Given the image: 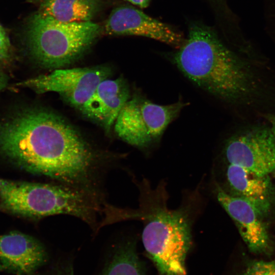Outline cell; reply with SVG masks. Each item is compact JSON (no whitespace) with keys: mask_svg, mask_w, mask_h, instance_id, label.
Returning <instances> with one entry per match:
<instances>
[{"mask_svg":"<svg viewBox=\"0 0 275 275\" xmlns=\"http://www.w3.org/2000/svg\"><path fill=\"white\" fill-rule=\"evenodd\" d=\"M99 31V26L90 21L63 22L38 13L29 24L27 44L31 56L40 66L60 69L80 57Z\"/></svg>","mask_w":275,"mask_h":275,"instance_id":"cell-5","label":"cell"},{"mask_svg":"<svg viewBox=\"0 0 275 275\" xmlns=\"http://www.w3.org/2000/svg\"><path fill=\"white\" fill-rule=\"evenodd\" d=\"M111 35H136L155 39L179 49L184 43L182 36L170 26L130 6L114 9L105 23Z\"/></svg>","mask_w":275,"mask_h":275,"instance_id":"cell-10","label":"cell"},{"mask_svg":"<svg viewBox=\"0 0 275 275\" xmlns=\"http://www.w3.org/2000/svg\"><path fill=\"white\" fill-rule=\"evenodd\" d=\"M274 172H275V170H274Z\"/></svg>","mask_w":275,"mask_h":275,"instance_id":"cell-23","label":"cell"},{"mask_svg":"<svg viewBox=\"0 0 275 275\" xmlns=\"http://www.w3.org/2000/svg\"><path fill=\"white\" fill-rule=\"evenodd\" d=\"M223 155L227 164L269 175L275 170V136L270 128L263 127L236 133L226 141Z\"/></svg>","mask_w":275,"mask_h":275,"instance_id":"cell-8","label":"cell"},{"mask_svg":"<svg viewBox=\"0 0 275 275\" xmlns=\"http://www.w3.org/2000/svg\"><path fill=\"white\" fill-rule=\"evenodd\" d=\"M161 190L144 196L142 242L159 275H185V260L191 243V219L187 208L169 209Z\"/></svg>","mask_w":275,"mask_h":275,"instance_id":"cell-3","label":"cell"},{"mask_svg":"<svg viewBox=\"0 0 275 275\" xmlns=\"http://www.w3.org/2000/svg\"><path fill=\"white\" fill-rule=\"evenodd\" d=\"M133 4H135L142 8L147 7L150 3V0H126Z\"/></svg>","mask_w":275,"mask_h":275,"instance_id":"cell-20","label":"cell"},{"mask_svg":"<svg viewBox=\"0 0 275 275\" xmlns=\"http://www.w3.org/2000/svg\"><path fill=\"white\" fill-rule=\"evenodd\" d=\"M5 31L2 28V26L0 25V33H5Z\"/></svg>","mask_w":275,"mask_h":275,"instance_id":"cell-22","label":"cell"},{"mask_svg":"<svg viewBox=\"0 0 275 275\" xmlns=\"http://www.w3.org/2000/svg\"><path fill=\"white\" fill-rule=\"evenodd\" d=\"M103 275H144L133 242L118 248Z\"/></svg>","mask_w":275,"mask_h":275,"instance_id":"cell-15","label":"cell"},{"mask_svg":"<svg viewBox=\"0 0 275 275\" xmlns=\"http://www.w3.org/2000/svg\"><path fill=\"white\" fill-rule=\"evenodd\" d=\"M225 175L228 193L249 202L263 215L268 213L275 197L269 175H259L232 164H227Z\"/></svg>","mask_w":275,"mask_h":275,"instance_id":"cell-13","label":"cell"},{"mask_svg":"<svg viewBox=\"0 0 275 275\" xmlns=\"http://www.w3.org/2000/svg\"><path fill=\"white\" fill-rule=\"evenodd\" d=\"M94 0H46L39 13L63 22L89 21L95 10Z\"/></svg>","mask_w":275,"mask_h":275,"instance_id":"cell-14","label":"cell"},{"mask_svg":"<svg viewBox=\"0 0 275 275\" xmlns=\"http://www.w3.org/2000/svg\"><path fill=\"white\" fill-rule=\"evenodd\" d=\"M241 275H275V258L270 261H251Z\"/></svg>","mask_w":275,"mask_h":275,"instance_id":"cell-16","label":"cell"},{"mask_svg":"<svg viewBox=\"0 0 275 275\" xmlns=\"http://www.w3.org/2000/svg\"><path fill=\"white\" fill-rule=\"evenodd\" d=\"M270 125V129L275 136V115H268L265 117Z\"/></svg>","mask_w":275,"mask_h":275,"instance_id":"cell-19","label":"cell"},{"mask_svg":"<svg viewBox=\"0 0 275 275\" xmlns=\"http://www.w3.org/2000/svg\"><path fill=\"white\" fill-rule=\"evenodd\" d=\"M46 275H73L72 268L71 267L66 269L59 270Z\"/></svg>","mask_w":275,"mask_h":275,"instance_id":"cell-18","label":"cell"},{"mask_svg":"<svg viewBox=\"0 0 275 275\" xmlns=\"http://www.w3.org/2000/svg\"><path fill=\"white\" fill-rule=\"evenodd\" d=\"M0 153L26 172L72 187L87 182L97 164L79 133L43 108L27 109L0 121Z\"/></svg>","mask_w":275,"mask_h":275,"instance_id":"cell-1","label":"cell"},{"mask_svg":"<svg viewBox=\"0 0 275 275\" xmlns=\"http://www.w3.org/2000/svg\"><path fill=\"white\" fill-rule=\"evenodd\" d=\"M173 61L195 85L227 103L251 105L261 91L260 80L251 64L204 25L190 27L187 39Z\"/></svg>","mask_w":275,"mask_h":275,"instance_id":"cell-2","label":"cell"},{"mask_svg":"<svg viewBox=\"0 0 275 275\" xmlns=\"http://www.w3.org/2000/svg\"><path fill=\"white\" fill-rule=\"evenodd\" d=\"M7 79L6 75L0 69V90L3 89L6 85Z\"/></svg>","mask_w":275,"mask_h":275,"instance_id":"cell-21","label":"cell"},{"mask_svg":"<svg viewBox=\"0 0 275 275\" xmlns=\"http://www.w3.org/2000/svg\"><path fill=\"white\" fill-rule=\"evenodd\" d=\"M0 209L34 218L69 214L92 224L98 206L80 188L0 178Z\"/></svg>","mask_w":275,"mask_h":275,"instance_id":"cell-4","label":"cell"},{"mask_svg":"<svg viewBox=\"0 0 275 275\" xmlns=\"http://www.w3.org/2000/svg\"><path fill=\"white\" fill-rule=\"evenodd\" d=\"M111 69L105 66L57 69L49 74L29 79L20 84L38 94L55 92L78 109L91 97L98 84L109 78Z\"/></svg>","mask_w":275,"mask_h":275,"instance_id":"cell-7","label":"cell"},{"mask_svg":"<svg viewBox=\"0 0 275 275\" xmlns=\"http://www.w3.org/2000/svg\"><path fill=\"white\" fill-rule=\"evenodd\" d=\"M186 106L181 100L162 105L135 94L125 103L114 124L118 136L128 144L147 148L157 143L168 126Z\"/></svg>","mask_w":275,"mask_h":275,"instance_id":"cell-6","label":"cell"},{"mask_svg":"<svg viewBox=\"0 0 275 275\" xmlns=\"http://www.w3.org/2000/svg\"><path fill=\"white\" fill-rule=\"evenodd\" d=\"M130 97L128 85L123 78H107L98 84L91 97L79 110L108 132Z\"/></svg>","mask_w":275,"mask_h":275,"instance_id":"cell-12","label":"cell"},{"mask_svg":"<svg viewBox=\"0 0 275 275\" xmlns=\"http://www.w3.org/2000/svg\"><path fill=\"white\" fill-rule=\"evenodd\" d=\"M43 244L18 231L0 235V270L15 275H31L47 261Z\"/></svg>","mask_w":275,"mask_h":275,"instance_id":"cell-11","label":"cell"},{"mask_svg":"<svg viewBox=\"0 0 275 275\" xmlns=\"http://www.w3.org/2000/svg\"><path fill=\"white\" fill-rule=\"evenodd\" d=\"M219 203L234 222L250 251L255 254H268L272 241L263 215L252 204L232 195L216 184Z\"/></svg>","mask_w":275,"mask_h":275,"instance_id":"cell-9","label":"cell"},{"mask_svg":"<svg viewBox=\"0 0 275 275\" xmlns=\"http://www.w3.org/2000/svg\"><path fill=\"white\" fill-rule=\"evenodd\" d=\"M11 57V46L6 33H0V61L7 63Z\"/></svg>","mask_w":275,"mask_h":275,"instance_id":"cell-17","label":"cell"}]
</instances>
